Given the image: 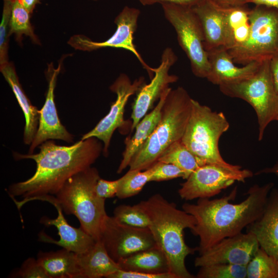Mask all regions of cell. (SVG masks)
I'll return each mask as SVG.
<instances>
[{"mask_svg": "<svg viewBox=\"0 0 278 278\" xmlns=\"http://www.w3.org/2000/svg\"><path fill=\"white\" fill-rule=\"evenodd\" d=\"M37 153H13L16 160L31 159L37 168L28 180L11 184L8 193L22 196V204L46 195H56L72 176L90 167L103 151V145L95 137L80 140L70 146L57 145L51 140L39 147Z\"/></svg>", "mask_w": 278, "mask_h": 278, "instance_id": "1", "label": "cell"}, {"mask_svg": "<svg viewBox=\"0 0 278 278\" xmlns=\"http://www.w3.org/2000/svg\"><path fill=\"white\" fill-rule=\"evenodd\" d=\"M274 183L269 182L250 187L246 198L233 203L237 187L220 198H199L196 204L184 203L182 209L196 220L192 232L199 238V254L205 251L222 239L242 233V230L262 215Z\"/></svg>", "mask_w": 278, "mask_h": 278, "instance_id": "2", "label": "cell"}, {"mask_svg": "<svg viewBox=\"0 0 278 278\" xmlns=\"http://www.w3.org/2000/svg\"><path fill=\"white\" fill-rule=\"evenodd\" d=\"M148 216L150 230L157 246L166 255L170 272L175 278H194L185 266L186 257L198 251V248L187 246L184 230H192L196 224L194 217L179 209L175 203L155 194L140 202Z\"/></svg>", "mask_w": 278, "mask_h": 278, "instance_id": "3", "label": "cell"}, {"mask_svg": "<svg viewBox=\"0 0 278 278\" xmlns=\"http://www.w3.org/2000/svg\"><path fill=\"white\" fill-rule=\"evenodd\" d=\"M192 99L183 87L171 89L162 107L160 120L132 158L130 170L148 169L168 147L182 139L190 117Z\"/></svg>", "mask_w": 278, "mask_h": 278, "instance_id": "4", "label": "cell"}, {"mask_svg": "<svg viewBox=\"0 0 278 278\" xmlns=\"http://www.w3.org/2000/svg\"><path fill=\"white\" fill-rule=\"evenodd\" d=\"M95 167H90L70 177L53 199L67 215H74L80 227L96 241L99 240L102 224L108 216L105 200L96 192L100 178Z\"/></svg>", "mask_w": 278, "mask_h": 278, "instance_id": "5", "label": "cell"}, {"mask_svg": "<svg viewBox=\"0 0 278 278\" xmlns=\"http://www.w3.org/2000/svg\"><path fill=\"white\" fill-rule=\"evenodd\" d=\"M229 127L222 112L213 111L193 99L190 117L181 141L203 164L239 169L241 166L227 163L219 152L220 137Z\"/></svg>", "mask_w": 278, "mask_h": 278, "instance_id": "6", "label": "cell"}, {"mask_svg": "<svg viewBox=\"0 0 278 278\" xmlns=\"http://www.w3.org/2000/svg\"><path fill=\"white\" fill-rule=\"evenodd\" d=\"M270 60H263L251 77L219 86L224 95L243 99L253 108L257 117L258 141L262 140L265 129L278 114V93L273 83Z\"/></svg>", "mask_w": 278, "mask_h": 278, "instance_id": "7", "label": "cell"}, {"mask_svg": "<svg viewBox=\"0 0 278 278\" xmlns=\"http://www.w3.org/2000/svg\"><path fill=\"white\" fill-rule=\"evenodd\" d=\"M250 30L246 42L228 51L235 63L247 64L271 59L278 54V11L255 5L249 13Z\"/></svg>", "mask_w": 278, "mask_h": 278, "instance_id": "8", "label": "cell"}, {"mask_svg": "<svg viewBox=\"0 0 278 278\" xmlns=\"http://www.w3.org/2000/svg\"><path fill=\"white\" fill-rule=\"evenodd\" d=\"M161 5L166 19L175 30L179 45L189 60L193 73L197 77L206 78L210 66L197 15L192 7L172 3Z\"/></svg>", "mask_w": 278, "mask_h": 278, "instance_id": "9", "label": "cell"}, {"mask_svg": "<svg viewBox=\"0 0 278 278\" xmlns=\"http://www.w3.org/2000/svg\"><path fill=\"white\" fill-rule=\"evenodd\" d=\"M253 175L252 171L247 169H231L206 164L198 168L181 184L178 194L181 199L187 201L210 198L236 181L245 182Z\"/></svg>", "mask_w": 278, "mask_h": 278, "instance_id": "10", "label": "cell"}, {"mask_svg": "<svg viewBox=\"0 0 278 278\" xmlns=\"http://www.w3.org/2000/svg\"><path fill=\"white\" fill-rule=\"evenodd\" d=\"M99 240L116 263L134 253L157 246L148 228L129 225L108 215L102 224Z\"/></svg>", "mask_w": 278, "mask_h": 278, "instance_id": "11", "label": "cell"}, {"mask_svg": "<svg viewBox=\"0 0 278 278\" xmlns=\"http://www.w3.org/2000/svg\"><path fill=\"white\" fill-rule=\"evenodd\" d=\"M140 14L139 9L126 6L115 18L116 30L107 40L95 42L84 36L77 34L72 37L68 43L73 48L83 51H90L106 47L128 50L136 57L151 79L154 76L155 68L150 67L144 61L134 43V34Z\"/></svg>", "mask_w": 278, "mask_h": 278, "instance_id": "12", "label": "cell"}, {"mask_svg": "<svg viewBox=\"0 0 278 278\" xmlns=\"http://www.w3.org/2000/svg\"><path fill=\"white\" fill-rule=\"evenodd\" d=\"M144 84L145 79L143 77L132 82L126 74H120L110 86V90L116 94V98L111 106L109 113L92 130L83 134L81 140H84L91 137L98 138L103 144V155L108 157L114 132L116 129H122L126 126L124 115L125 106L129 98L137 93Z\"/></svg>", "mask_w": 278, "mask_h": 278, "instance_id": "13", "label": "cell"}, {"mask_svg": "<svg viewBox=\"0 0 278 278\" xmlns=\"http://www.w3.org/2000/svg\"><path fill=\"white\" fill-rule=\"evenodd\" d=\"M259 248L253 233H241L222 239L200 254L194 265L196 267L219 263L247 266Z\"/></svg>", "mask_w": 278, "mask_h": 278, "instance_id": "14", "label": "cell"}, {"mask_svg": "<svg viewBox=\"0 0 278 278\" xmlns=\"http://www.w3.org/2000/svg\"><path fill=\"white\" fill-rule=\"evenodd\" d=\"M177 60V56L171 48L168 47L164 49L160 64L155 68L154 74L150 82L147 84H144L137 93L132 106L131 132L133 131L148 111L153 108L154 102L159 100L169 84L178 81L177 76L169 74L170 67Z\"/></svg>", "mask_w": 278, "mask_h": 278, "instance_id": "15", "label": "cell"}, {"mask_svg": "<svg viewBox=\"0 0 278 278\" xmlns=\"http://www.w3.org/2000/svg\"><path fill=\"white\" fill-rule=\"evenodd\" d=\"M61 64L54 68L53 64L48 65L47 73L48 90L44 104L39 110V126L34 138L30 145L28 154L33 153L35 149L50 140H62L73 143L74 136L61 124L59 118L54 100V91L57 79L61 71Z\"/></svg>", "mask_w": 278, "mask_h": 278, "instance_id": "16", "label": "cell"}, {"mask_svg": "<svg viewBox=\"0 0 278 278\" xmlns=\"http://www.w3.org/2000/svg\"><path fill=\"white\" fill-rule=\"evenodd\" d=\"M36 200L50 203L55 206L58 212V216L56 218L50 219L46 216H43L40 219V223L46 227L51 225L56 227L60 236V239L55 240L42 231L39 234L40 241L56 244L76 253H84L93 247L96 241L81 227L76 228L67 222L63 216L61 206L53 199L52 195L41 196Z\"/></svg>", "mask_w": 278, "mask_h": 278, "instance_id": "17", "label": "cell"}, {"mask_svg": "<svg viewBox=\"0 0 278 278\" xmlns=\"http://www.w3.org/2000/svg\"><path fill=\"white\" fill-rule=\"evenodd\" d=\"M210 68L206 79L218 86L237 82L254 74L261 62L254 61L237 67L228 50L223 47L207 51Z\"/></svg>", "mask_w": 278, "mask_h": 278, "instance_id": "18", "label": "cell"}, {"mask_svg": "<svg viewBox=\"0 0 278 278\" xmlns=\"http://www.w3.org/2000/svg\"><path fill=\"white\" fill-rule=\"evenodd\" d=\"M192 8L201 25L206 52L220 47L225 48L228 30L223 8L209 0H203Z\"/></svg>", "mask_w": 278, "mask_h": 278, "instance_id": "19", "label": "cell"}, {"mask_svg": "<svg viewBox=\"0 0 278 278\" xmlns=\"http://www.w3.org/2000/svg\"><path fill=\"white\" fill-rule=\"evenodd\" d=\"M260 247L278 259V189L271 190L260 217L247 227Z\"/></svg>", "mask_w": 278, "mask_h": 278, "instance_id": "20", "label": "cell"}, {"mask_svg": "<svg viewBox=\"0 0 278 278\" xmlns=\"http://www.w3.org/2000/svg\"><path fill=\"white\" fill-rule=\"evenodd\" d=\"M0 70L5 79L11 87L23 112L25 119L23 142L25 144L30 145L38 129L39 110L31 104L24 92L13 64L9 62L0 66Z\"/></svg>", "mask_w": 278, "mask_h": 278, "instance_id": "21", "label": "cell"}, {"mask_svg": "<svg viewBox=\"0 0 278 278\" xmlns=\"http://www.w3.org/2000/svg\"><path fill=\"white\" fill-rule=\"evenodd\" d=\"M171 90V88L169 87L164 91L154 109L149 113L146 114L136 125L134 135L131 138L126 139L125 149L117 170L118 173H120L129 167L134 155L155 129L160 119L162 108L166 97Z\"/></svg>", "mask_w": 278, "mask_h": 278, "instance_id": "22", "label": "cell"}, {"mask_svg": "<svg viewBox=\"0 0 278 278\" xmlns=\"http://www.w3.org/2000/svg\"><path fill=\"white\" fill-rule=\"evenodd\" d=\"M77 258L80 278H108L119 270L118 264L109 256L100 240L88 251L77 253Z\"/></svg>", "mask_w": 278, "mask_h": 278, "instance_id": "23", "label": "cell"}, {"mask_svg": "<svg viewBox=\"0 0 278 278\" xmlns=\"http://www.w3.org/2000/svg\"><path fill=\"white\" fill-rule=\"evenodd\" d=\"M119 270L153 274L170 272L168 259L157 246L127 256L117 263Z\"/></svg>", "mask_w": 278, "mask_h": 278, "instance_id": "24", "label": "cell"}, {"mask_svg": "<svg viewBox=\"0 0 278 278\" xmlns=\"http://www.w3.org/2000/svg\"><path fill=\"white\" fill-rule=\"evenodd\" d=\"M37 260L49 278H80L77 253L63 248L39 251Z\"/></svg>", "mask_w": 278, "mask_h": 278, "instance_id": "25", "label": "cell"}, {"mask_svg": "<svg viewBox=\"0 0 278 278\" xmlns=\"http://www.w3.org/2000/svg\"><path fill=\"white\" fill-rule=\"evenodd\" d=\"M226 19L228 50L239 47L247 40L250 30L249 9L246 5L223 8Z\"/></svg>", "mask_w": 278, "mask_h": 278, "instance_id": "26", "label": "cell"}, {"mask_svg": "<svg viewBox=\"0 0 278 278\" xmlns=\"http://www.w3.org/2000/svg\"><path fill=\"white\" fill-rule=\"evenodd\" d=\"M157 161L176 165L184 172L185 179L198 168L204 165L187 148L181 140L175 142L168 147Z\"/></svg>", "mask_w": 278, "mask_h": 278, "instance_id": "27", "label": "cell"}, {"mask_svg": "<svg viewBox=\"0 0 278 278\" xmlns=\"http://www.w3.org/2000/svg\"><path fill=\"white\" fill-rule=\"evenodd\" d=\"M247 278H278V259L260 247L247 266Z\"/></svg>", "mask_w": 278, "mask_h": 278, "instance_id": "28", "label": "cell"}, {"mask_svg": "<svg viewBox=\"0 0 278 278\" xmlns=\"http://www.w3.org/2000/svg\"><path fill=\"white\" fill-rule=\"evenodd\" d=\"M30 13L23 6L19 0L13 2L10 20V36L14 34L19 41L22 36L29 37L35 43L39 41L34 34L30 21Z\"/></svg>", "mask_w": 278, "mask_h": 278, "instance_id": "29", "label": "cell"}, {"mask_svg": "<svg viewBox=\"0 0 278 278\" xmlns=\"http://www.w3.org/2000/svg\"><path fill=\"white\" fill-rule=\"evenodd\" d=\"M151 178L150 168L144 170L129 169L120 178L116 196L119 199H126L138 194L146 184L150 182Z\"/></svg>", "mask_w": 278, "mask_h": 278, "instance_id": "30", "label": "cell"}, {"mask_svg": "<svg viewBox=\"0 0 278 278\" xmlns=\"http://www.w3.org/2000/svg\"><path fill=\"white\" fill-rule=\"evenodd\" d=\"M197 278H247V266L219 263L199 267Z\"/></svg>", "mask_w": 278, "mask_h": 278, "instance_id": "31", "label": "cell"}, {"mask_svg": "<svg viewBox=\"0 0 278 278\" xmlns=\"http://www.w3.org/2000/svg\"><path fill=\"white\" fill-rule=\"evenodd\" d=\"M113 217L119 222L135 227L148 228V215L140 203L133 205L121 204L113 211Z\"/></svg>", "mask_w": 278, "mask_h": 278, "instance_id": "32", "label": "cell"}, {"mask_svg": "<svg viewBox=\"0 0 278 278\" xmlns=\"http://www.w3.org/2000/svg\"><path fill=\"white\" fill-rule=\"evenodd\" d=\"M13 2L4 1L2 20L0 24V66L9 62L8 41L10 36V20Z\"/></svg>", "mask_w": 278, "mask_h": 278, "instance_id": "33", "label": "cell"}, {"mask_svg": "<svg viewBox=\"0 0 278 278\" xmlns=\"http://www.w3.org/2000/svg\"><path fill=\"white\" fill-rule=\"evenodd\" d=\"M149 168L151 171L150 182H160L177 178L185 180L186 178L182 170L170 163L157 161Z\"/></svg>", "mask_w": 278, "mask_h": 278, "instance_id": "34", "label": "cell"}, {"mask_svg": "<svg viewBox=\"0 0 278 278\" xmlns=\"http://www.w3.org/2000/svg\"><path fill=\"white\" fill-rule=\"evenodd\" d=\"M10 277L21 278H49L37 259L29 257Z\"/></svg>", "mask_w": 278, "mask_h": 278, "instance_id": "35", "label": "cell"}, {"mask_svg": "<svg viewBox=\"0 0 278 278\" xmlns=\"http://www.w3.org/2000/svg\"><path fill=\"white\" fill-rule=\"evenodd\" d=\"M120 181V178L114 181H109L100 178L96 185L97 195L105 199L116 196Z\"/></svg>", "mask_w": 278, "mask_h": 278, "instance_id": "36", "label": "cell"}, {"mask_svg": "<svg viewBox=\"0 0 278 278\" xmlns=\"http://www.w3.org/2000/svg\"><path fill=\"white\" fill-rule=\"evenodd\" d=\"M108 278H175L171 273L153 274L118 270Z\"/></svg>", "mask_w": 278, "mask_h": 278, "instance_id": "37", "label": "cell"}, {"mask_svg": "<svg viewBox=\"0 0 278 278\" xmlns=\"http://www.w3.org/2000/svg\"><path fill=\"white\" fill-rule=\"evenodd\" d=\"M202 1L203 0H139L141 4L144 6L152 5L157 3H172L192 7Z\"/></svg>", "mask_w": 278, "mask_h": 278, "instance_id": "38", "label": "cell"}, {"mask_svg": "<svg viewBox=\"0 0 278 278\" xmlns=\"http://www.w3.org/2000/svg\"><path fill=\"white\" fill-rule=\"evenodd\" d=\"M270 69L274 86L278 93V54L270 59Z\"/></svg>", "mask_w": 278, "mask_h": 278, "instance_id": "39", "label": "cell"}, {"mask_svg": "<svg viewBox=\"0 0 278 278\" xmlns=\"http://www.w3.org/2000/svg\"><path fill=\"white\" fill-rule=\"evenodd\" d=\"M216 5L227 8L232 6L244 5L247 4L246 0H209Z\"/></svg>", "mask_w": 278, "mask_h": 278, "instance_id": "40", "label": "cell"}, {"mask_svg": "<svg viewBox=\"0 0 278 278\" xmlns=\"http://www.w3.org/2000/svg\"><path fill=\"white\" fill-rule=\"evenodd\" d=\"M247 3L273 8L278 11V0H246Z\"/></svg>", "mask_w": 278, "mask_h": 278, "instance_id": "41", "label": "cell"}, {"mask_svg": "<svg viewBox=\"0 0 278 278\" xmlns=\"http://www.w3.org/2000/svg\"><path fill=\"white\" fill-rule=\"evenodd\" d=\"M23 6L31 13L39 0H19Z\"/></svg>", "mask_w": 278, "mask_h": 278, "instance_id": "42", "label": "cell"}, {"mask_svg": "<svg viewBox=\"0 0 278 278\" xmlns=\"http://www.w3.org/2000/svg\"><path fill=\"white\" fill-rule=\"evenodd\" d=\"M261 173H273L278 177V161L272 167L263 169L257 172L256 175H259Z\"/></svg>", "mask_w": 278, "mask_h": 278, "instance_id": "43", "label": "cell"}, {"mask_svg": "<svg viewBox=\"0 0 278 278\" xmlns=\"http://www.w3.org/2000/svg\"><path fill=\"white\" fill-rule=\"evenodd\" d=\"M275 120L278 121V114H277V116L276 117Z\"/></svg>", "mask_w": 278, "mask_h": 278, "instance_id": "44", "label": "cell"}, {"mask_svg": "<svg viewBox=\"0 0 278 278\" xmlns=\"http://www.w3.org/2000/svg\"><path fill=\"white\" fill-rule=\"evenodd\" d=\"M3 1H11L12 2H14L15 0H3Z\"/></svg>", "mask_w": 278, "mask_h": 278, "instance_id": "45", "label": "cell"}, {"mask_svg": "<svg viewBox=\"0 0 278 278\" xmlns=\"http://www.w3.org/2000/svg\"><path fill=\"white\" fill-rule=\"evenodd\" d=\"M92 1H97V0H92Z\"/></svg>", "mask_w": 278, "mask_h": 278, "instance_id": "46", "label": "cell"}]
</instances>
